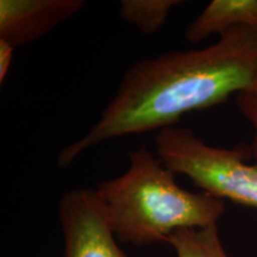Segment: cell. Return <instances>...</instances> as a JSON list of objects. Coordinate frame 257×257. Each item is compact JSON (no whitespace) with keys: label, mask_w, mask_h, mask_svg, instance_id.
Returning a JSON list of instances; mask_svg holds the SVG:
<instances>
[{"label":"cell","mask_w":257,"mask_h":257,"mask_svg":"<svg viewBox=\"0 0 257 257\" xmlns=\"http://www.w3.org/2000/svg\"><path fill=\"white\" fill-rule=\"evenodd\" d=\"M256 79L257 30L249 27L231 29L202 49L137 61L88 133L60 150L57 165L67 168L107 141L176 126L185 114L221 104Z\"/></svg>","instance_id":"obj_1"},{"label":"cell","mask_w":257,"mask_h":257,"mask_svg":"<svg viewBox=\"0 0 257 257\" xmlns=\"http://www.w3.org/2000/svg\"><path fill=\"white\" fill-rule=\"evenodd\" d=\"M128 157L124 174L95 188L120 242L137 246L167 243L175 231L210 226L225 213L223 199L180 187L178 174L148 148H138Z\"/></svg>","instance_id":"obj_2"},{"label":"cell","mask_w":257,"mask_h":257,"mask_svg":"<svg viewBox=\"0 0 257 257\" xmlns=\"http://www.w3.org/2000/svg\"><path fill=\"white\" fill-rule=\"evenodd\" d=\"M155 153L176 174L214 197L257 208V165L250 163L249 147L210 146L187 127L157 131Z\"/></svg>","instance_id":"obj_3"},{"label":"cell","mask_w":257,"mask_h":257,"mask_svg":"<svg viewBox=\"0 0 257 257\" xmlns=\"http://www.w3.org/2000/svg\"><path fill=\"white\" fill-rule=\"evenodd\" d=\"M64 257H128L118 245L107 212L95 189L64 193L59 205Z\"/></svg>","instance_id":"obj_4"},{"label":"cell","mask_w":257,"mask_h":257,"mask_svg":"<svg viewBox=\"0 0 257 257\" xmlns=\"http://www.w3.org/2000/svg\"><path fill=\"white\" fill-rule=\"evenodd\" d=\"M85 6L83 0H0V40L16 48L37 41Z\"/></svg>","instance_id":"obj_5"},{"label":"cell","mask_w":257,"mask_h":257,"mask_svg":"<svg viewBox=\"0 0 257 257\" xmlns=\"http://www.w3.org/2000/svg\"><path fill=\"white\" fill-rule=\"evenodd\" d=\"M237 27L257 30V0H212L186 29V38L191 43H200Z\"/></svg>","instance_id":"obj_6"},{"label":"cell","mask_w":257,"mask_h":257,"mask_svg":"<svg viewBox=\"0 0 257 257\" xmlns=\"http://www.w3.org/2000/svg\"><path fill=\"white\" fill-rule=\"evenodd\" d=\"M184 3L182 0H121L119 17L142 34L153 35L166 24L172 9Z\"/></svg>","instance_id":"obj_7"},{"label":"cell","mask_w":257,"mask_h":257,"mask_svg":"<svg viewBox=\"0 0 257 257\" xmlns=\"http://www.w3.org/2000/svg\"><path fill=\"white\" fill-rule=\"evenodd\" d=\"M167 243L176 257H230L221 244L217 224L201 229H181L173 232Z\"/></svg>","instance_id":"obj_8"},{"label":"cell","mask_w":257,"mask_h":257,"mask_svg":"<svg viewBox=\"0 0 257 257\" xmlns=\"http://www.w3.org/2000/svg\"><path fill=\"white\" fill-rule=\"evenodd\" d=\"M236 104L240 113L252 125L253 137L248 147L250 159L257 165V79L252 85L236 95Z\"/></svg>","instance_id":"obj_9"},{"label":"cell","mask_w":257,"mask_h":257,"mask_svg":"<svg viewBox=\"0 0 257 257\" xmlns=\"http://www.w3.org/2000/svg\"><path fill=\"white\" fill-rule=\"evenodd\" d=\"M16 47L8 41L0 40V82H4L8 76L10 66L14 60Z\"/></svg>","instance_id":"obj_10"}]
</instances>
